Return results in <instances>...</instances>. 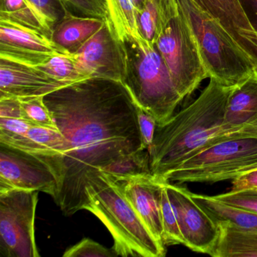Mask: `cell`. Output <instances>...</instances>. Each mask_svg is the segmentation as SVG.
<instances>
[{
	"mask_svg": "<svg viewBox=\"0 0 257 257\" xmlns=\"http://www.w3.org/2000/svg\"><path fill=\"white\" fill-rule=\"evenodd\" d=\"M72 55L90 77L124 82L127 52L124 42L118 39L109 21Z\"/></svg>",
	"mask_w": 257,
	"mask_h": 257,
	"instance_id": "30bf717a",
	"label": "cell"
},
{
	"mask_svg": "<svg viewBox=\"0 0 257 257\" xmlns=\"http://www.w3.org/2000/svg\"><path fill=\"white\" fill-rule=\"evenodd\" d=\"M0 118H22V106L19 98H0Z\"/></svg>",
	"mask_w": 257,
	"mask_h": 257,
	"instance_id": "836d02e7",
	"label": "cell"
},
{
	"mask_svg": "<svg viewBox=\"0 0 257 257\" xmlns=\"http://www.w3.org/2000/svg\"><path fill=\"white\" fill-rule=\"evenodd\" d=\"M43 100L65 140V177L55 203L70 216L83 210L87 183L103 168L146 149L136 103L122 82L97 77L60 88Z\"/></svg>",
	"mask_w": 257,
	"mask_h": 257,
	"instance_id": "6da1fadb",
	"label": "cell"
},
{
	"mask_svg": "<svg viewBox=\"0 0 257 257\" xmlns=\"http://www.w3.org/2000/svg\"><path fill=\"white\" fill-rule=\"evenodd\" d=\"M255 169H257V165H255V166L252 167V168H251L250 171H252V170H255ZM248 172H249V171H248Z\"/></svg>",
	"mask_w": 257,
	"mask_h": 257,
	"instance_id": "74e56055",
	"label": "cell"
},
{
	"mask_svg": "<svg viewBox=\"0 0 257 257\" xmlns=\"http://www.w3.org/2000/svg\"><path fill=\"white\" fill-rule=\"evenodd\" d=\"M71 84L52 77L36 66L0 58V98L44 97Z\"/></svg>",
	"mask_w": 257,
	"mask_h": 257,
	"instance_id": "5bb4252c",
	"label": "cell"
},
{
	"mask_svg": "<svg viewBox=\"0 0 257 257\" xmlns=\"http://www.w3.org/2000/svg\"><path fill=\"white\" fill-rule=\"evenodd\" d=\"M86 194L83 210L97 216L109 230L117 256H165V245L152 234L108 174L101 172L90 180Z\"/></svg>",
	"mask_w": 257,
	"mask_h": 257,
	"instance_id": "3957f363",
	"label": "cell"
},
{
	"mask_svg": "<svg viewBox=\"0 0 257 257\" xmlns=\"http://www.w3.org/2000/svg\"><path fill=\"white\" fill-rule=\"evenodd\" d=\"M192 199L216 224H226L233 228L257 232V213L218 201L213 196L190 192Z\"/></svg>",
	"mask_w": 257,
	"mask_h": 257,
	"instance_id": "ac0fdd59",
	"label": "cell"
},
{
	"mask_svg": "<svg viewBox=\"0 0 257 257\" xmlns=\"http://www.w3.org/2000/svg\"><path fill=\"white\" fill-rule=\"evenodd\" d=\"M28 136L46 153L64 157L65 140L58 129L32 126L28 131Z\"/></svg>",
	"mask_w": 257,
	"mask_h": 257,
	"instance_id": "484cf974",
	"label": "cell"
},
{
	"mask_svg": "<svg viewBox=\"0 0 257 257\" xmlns=\"http://www.w3.org/2000/svg\"><path fill=\"white\" fill-rule=\"evenodd\" d=\"M220 236L210 255L213 257H257V232L242 231L218 224Z\"/></svg>",
	"mask_w": 257,
	"mask_h": 257,
	"instance_id": "d6986e66",
	"label": "cell"
},
{
	"mask_svg": "<svg viewBox=\"0 0 257 257\" xmlns=\"http://www.w3.org/2000/svg\"><path fill=\"white\" fill-rule=\"evenodd\" d=\"M246 17L257 32V0H239Z\"/></svg>",
	"mask_w": 257,
	"mask_h": 257,
	"instance_id": "d590c367",
	"label": "cell"
},
{
	"mask_svg": "<svg viewBox=\"0 0 257 257\" xmlns=\"http://www.w3.org/2000/svg\"><path fill=\"white\" fill-rule=\"evenodd\" d=\"M231 190L257 189V169L243 173L233 180Z\"/></svg>",
	"mask_w": 257,
	"mask_h": 257,
	"instance_id": "e575fe53",
	"label": "cell"
},
{
	"mask_svg": "<svg viewBox=\"0 0 257 257\" xmlns=\"http://www.w3.org/2000/svg\"><path fill=\"white\" fill-rule=\"evenodd\" d=\"M108 175L121 189L152 234L159 242L165 244L162 216L163 181L153 174L121 179Z\"/></svg>",
	"mask_w": 257,
	"mask_h": 257,
	"instance_id": "4fadbf2b",
	"label": "cell"
},
{
	"mask_svg": "<svg viewBox=\"0 0 257 257\" xmlns=\"http://www.w3.org/2000/svg\"><path fill=\"white\" fill-rule=\"evenodd\" d=\"M32 126L23 118H0V142L27 136Z\"/></svg>",
	"mask_w": 257,
	"mask_h": 257,
	"instance_id": "1f68e13d",
	"label": "cell"
},
{
	"mask_svg": "<svg viewBox=\"0 0 257 257\" xmlns=\"http://www.w3.org/2000/svg\"><path fill=\"white\" fill-rule=\"evenodd\" d=\"M231 88L210 78L208 85L195 101L158 124L149 150L150 169L155 177L163 181L192 156L228 140L224 121Z\"/></svg>",
	"mask_w": 257,
	"mask_h": 257,
	"instance_id": "7a4b0ae2",
	"label": "cell"
},
{
	"mask_svg": "<svg viewBox=\"0 0 257 257\" xmlns=\"http://www.w3.org/2000/svg\"><path fill=\"white\" fill-rule=\"evenodd\" d=\"M136 109L143 144L146 149L150 150L154 139L155 132L158 125L157 121L153 115L146 112L137 104Z\"/></svg>",
	"mask_w": 257,
	"mask_h": 257,
	"instance_id": "d6a6232c",
	"label": "cell"
},
{
	"mask_svg": "<svg viewBox=\"0 0 257 257\" xmlns=\"http://www.w3.org/2000/svg\"><path fill=\"white\" fill-rule=\"evenodd\" d=\"M70 11L79 16L98 18L108 20L107 10L104 0H61ZM73 13V12H72Z\"/></svg>",
	"mask_w": 257,
	"mask_h": 257,
	"instance_id": "f1b7e54d",
	"label": "cell"
},
{
	"mask_svg": "<svg viewBox=\"0 0 257 257\" xmlns=\"http://www.w3.org/2000/svg\"><path fill=\"white\" fill-rule=\"evenodd\" d=\"M37 9L47 25L53 31L54 27L61 22L67 10L61 0H29Z\"/></svg>",
	"mask_w": 257,
	"mask_h": 257,
	"instance_id": "4dcf8cb0",
	"label": "cell"
},
{
	"mask_svg": "<svg viewBox=\"0 0 257 257\" xmlns=\"http://www.w3.org/2000/svg\"><path fill=\"white\" fill-rule=\"evenodd\" d=\"M64 257L117 256L113 249H108L92 239L83 238L74 246H70L64 253Z\"/></svg>",
	"mask_w": 257,
	"mask_h": 257,
	"instance_id": "f546056e",
	"label": "cell"
},
{
	"mask_svg": "<svg viewBox=\"0 0 257 257\" xmlns=\"http://www.w3.org/2000/svg\"><path fill=\"white\" fill-rule=\"evenodd\" d=\"M165 185L177 209L183 245L210 255L220 236L219 225L192 199L190 191L169 182Z\"/></svg>",
	"mask_w": 257,
	"mask_h": 257,
	"instance_id": "8fae6325",
	"label": "cell"
},
{
	"mask_svg": "<svg viewBox=\"0 0 257 257\" xmlns=\"http://www.w3.org/2000/svg\"><path fill=\"white\" fill-rule=\"evenodd\" d=\"M137 11H141L145 7L147 0H132Z\"/></svg>",
	"mask_w": 257,
	"mask_h": 257,
	"instance_id": "8d00e7d4",
	"label": "cell"
},
{
	"mask_svg": "<svg viewBox=\"0 0 257 257\" xmlns=\"http://www.w3.org/2000/svg\"><path fill=\"white\" fill-rule=\"evenodd\" d=\"M190 25L209 78L225 86H235L249 77L255 67L252 60L216 19L192 0H176Z\"/></svg>",
	"mask_w": 257,
	"mask_h": 257,
	"instance_id": "5b68a950",
	"label": "cell"
},
{
	"mask_svg": "<svg viewBox=\"0 0 257 257\" xmlns=\"http://www.w3.org/2000/svg\"><path fill=\"white\" fill-rule=\"evenodd\" d=\"M0 21L34 30L51 38L52 30L29 0H1Z\"/></svg>",
	"mask_w": 257,
	"mask_h": 257,
	"instance_id": "ffe728a7",
	"label": "cell"
},
{
	"mask_svg": "<svg viewBox=\"0 0 257 257\" xmlns=\"http://www.w3.org/2000/svg\"><path fill=\"white\" fill-rule=\"evenodd\" d=\"M127 70L124 86L134 101L164 124L183 100L155 45L143 37L124 40Z\"/></svg>",
	"mask_w": 257,
	"mask_h": 257,
	"instance_id": "277c9868",
	"label": "cell"
},
{
	"mask_svg": "<svg viewBox=\"0 0 257 257\" xmlns=\"http://www.w3.org/2000/svg\"><path fill=\"white\" fill-rule=\"evenodd\" d=\"M154 45L183 99L209 78L195 34L176 0H168Z\"/></svg>",
	"mask_w": 257,
	"mask_h": 257,
	"instance_id": "8992f818",
	"label": "cell"
},
{
	"mask_svg": "<svg viewBox=\"0 0 257 257\" xmlns=\"http://www.w3.org/2000/svg\"><path fill=\"white\" fill-rule=\"evenodd\" d=\"M192 1L222 25L257 68V32L246 17L239 0Z\"/></svg>",
	"mask_w": 257,
	"mask_h": 257,
	"instance_id": "9a60e30c",
	"label": "cell"
},
{
	"mask_svg": "<svg viewBox=\"0 0 257 257\" xmlns=\"http://www.w3.org/2000/svg\"><path fill=\"white\" fill-rule=\"evenodd\" d=\"M213 197L225 204L257 213V189L231 190Z\"/></svg>",
	"mask_w": 257,
	"mask_h": 257,
	"instance_id": "83f0119b",
	"label": "cell"
},
{
	"mask_svg": "<svg viewBox=\"0 0 257 257\" xmlns=\"http://www.w3.org/2000/svg\"><path fill=\"white\" fill-rule=\"evenodd\" d=\"M257 165V138H232L213 144L183 162L163 181L213 183L234 180Z\"/></svg>",
	"mask_w": 257,
	"mask_h": 257,
	"instance_id": "52a82bcc",
	"label": "cell"
},
{
	"mask_svg": "<svg viewBox=\"0 0 257 257\" xmlns=\"http://www.w3.org/2000/svg\"><path fill=\"white\" fill-rule=\"evenodd\" d=\"M64 158L30 153L0 144V192L9 189L43 192L57 199L64 183Z\"/></svg>",
	"mask_w": 257,
	"mask_h": 257,
	"instance_id": "ba28073f",
	"label": "cell"
},
{
	"mask_svg": "<svg viewBox=\"0 0 257 257\" xmlns=\"http://www.w3.org/2000/svg\"><path fill=\"white\" fill-rule=\"evenodd\" d=\"M64 53L66 52L44 34L0 21V58L37 67Z\"/></svg>",
	"mask_w": 257,
	"mask_h": 257,
	"instance_id": "7c38bea8",
	"label": "cell"
},
{
	"mask_svg": "<svg viewBox=\"0 0 257 257\" xmlns=\"http://www.w3.org/2000/svg\"><path fill=\"white\" fill-rule=\"evenodd\" d=\"M100 172L106 173L118 179L152 174L150 152L147 149H144L124 156L109 164L103 168Z\"/></svg>",
	"mask_w": 257,
	"mask_h": 257,
	"instance_id": "7402d4cb",
	"label": "cell"
},
{
	"mask_svg": "<svg viewBox=\"0 0 257 257\" xmlns=\"http://www.w3.org/2000/svg\"><path fill=\"white\" fill-rule=\"evenodd\" d=\"M106 21L73 14L67 9L61 22L54 27L51 39L64 52L73 54L98 32Z\"/></svg>",
	"mask_w": 257,
	"mask_h": 257,
	"instance_id": "e0dca14e",
	"label": "cell"
},
{
	"mask_svg": "<svg viewBox=\"0 0 257 257\" xmlns=\"http://www.w3.org/2000/svg\"><path fill=\"white\" fill-rule=\"evenodd\" d=\"M108 19L121 41L141 38L137 10L132 0H104Z\"/></svg>",
	"mask_w": 257,
	"mask_h": 257,
	"instance_id": "44dd1931",
	"label": "cell"
},
{
	"mask_svg": "<svg viewBox=\"0 0 257 257\" xmlns=\"http://www.w3.org/2000/svg\"><path fill=\"white\" fill-rule=\"evenodd\" d=\"M37 67L52 77L70 83L81 82L91 78L81 68L72 54L55 55L46 64Z\"/></svg>",
	"mask_w": 257,
	"mask_h": 257,
	"instance_id": "603a6c76",
	"label": "cell"
},
{
	"mask_svg": "<svg viewBox=\"0 0 257 257\" xmlns=\"http://www.w3.org/2000/svg\"><path fill=\"white\" fill-rule=\"evenodd\" d=\"M38 192H0V252L4 256H40L35 237Z\"/></svg>",
	"mask_w": 257,
	"mask_h": 257,
	"instance_id": "9c48e42d",
	"label": "cell"
},
{
	"mask_svg": "<svg viewBox=\"0 0 257 257\" xmlns=\"http://www.w3.org/2000/svg\"><path fill=\"white\" fill-rule=\"evenodd\" d=\"M162 216L165 246L183 244L177 209L167 189L165 181H163L162 189Z\"/></svg>",
	"mask_w": 257,
	"mask_h": 257,
	"instance_id": "d4e9b609",
	"label": "cell"
},
{
	"mask_svg": "<svg viewBox=\"0 0 257 257\" xmlns=\"http://www.w3.org/2000/svg\"><path fill=\"white\" fill-rule=\"evenodd\" d=\"M44 97L19 98L22 106V118L34 126L58 129L50 111L45 104Z\"/></svg>",
	"mask_w": 257,
	"mask_h": 257,
	"instance_id": "4316f807",
	"label": "cell"
},
{
	"mask_svg": "<svg viewBox=\"0 0 257 257\" xmlns=\"http://www.w3.org/2000/svg\"><path fill=\"white\" fill-rule=\"evenodd\" d=\"M168 0H147L145 7L137 11L138 29L141 37L154 45L160 31Z\"/></svg>",
	"mask_w": 257,
	"mask_h": 257,
	"instance_id": "cb8c5ba5",
	"label": "cell"
},
{
	"mask_svg": "<svg viewBox=\"0 0 257 257\" xmlns=\"http://www.w3.org/2000/svg\"><path fill=\"white\" fill-rule=\"evenodd\" d=\"M257 119V69L240 83L233 86L225 107L224 128L227 138H237L240 128Z\"/></svg>",
	"mask_w": 257,
	"mask_h": 257,
	"instance_id": "2e32d148",
	"label": "cell"
}]
</instances>
